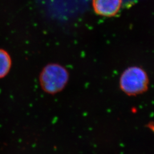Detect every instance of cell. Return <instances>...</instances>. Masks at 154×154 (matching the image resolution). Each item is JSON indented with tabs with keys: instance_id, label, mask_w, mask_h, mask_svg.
<instances>
[{
	"instance_id": "2",
	"label": "cell",
	"mask_w": 154,
	"mask_h": 154,
	"mask_svg": "<svg viewBox=\"0 0 154 154\" xmlns=\"http://www.w3.org/2000/svg\"><path fill=\"white\" fill-rule=\"evenodd\" d=\"M148 85V78L146 73L138 67L127 69L122 75L121 88L126 93L134 95L145 91Z\"/></svg>"
},
{
	"instance_id": "4",
	"label": "cell",
	"mask_w": 154,
	"mask_h": 154,
	"mask_svg": "<svg viewBox=\"0 0 154 154\" xmlns=\"http://www.w3.org/2000/svg\"><path fill=\"white\" fill-rule=\"evenodd\" d=\"M11 58L5 50L0 49V78L5 77L10 71Z\"/></svg>"
},
{
	"instance_id": "3",
	"label": "cell",
	"mask_w": 154,
	"mask_h": 154,
	"mask_svg": "<svg viewBox=\"0 0 154 154\" xmlns=\"http://www.w3.org/2000/svg\"><path fill=\"white\" fill-rule=\"evenodd\" d=\"M122 0H93L94 11L98 15L112 17L119 11Z\"/></svg>"
},
{
	"instance_id": "1",
	"label": "cell",
	"mask_w": 154,
	"mask_h": 154,
	"mask_svg": "<svg viewBox=\"0 0 154 154\" xmlns=\"http://www.w3.org/2000/svg\"><path fill=\"white\" fill-rule=\"evenodd\" d=\"M69 79L66 69L59 64L45 66L39 75V83L43 90L48 93H57L65 87Z\"/></svg>"
}]
</instances>
